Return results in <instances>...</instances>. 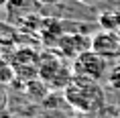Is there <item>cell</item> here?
I'll use <instances>...</instances> for the list:
<instances>
[{
  "label": "cell",
  "mask_w": 120,
  "mask_h": 118,
  "mask_svg": "<svg viewBox=\"0 0 120 118\" xmlns=\"http://www.w3.org/2000/svg\"><path fill=\"white\" fill-rule=\"evenodd\" d=\"M39 4H45V6H51V4H61L63 0H37Z\"/></svg>",
  "instance_id": "cell-11"
},
{
  "label": "cell",
  "mask_w": 120,
  "mask_h": 118,
  "mask_svg": "<svg viewBox=\"0 0 120 118\" xmlns=\"http://www.w3.org/2000/svg\"><path fill=\"white\" fill-rule=\"evenodd\" d=\"M79 4H83V6H94V4H98L100 0H77Z\"/></svg>",
  "instance_id": "cell-12"
},
{
  "label": "cell",
  "mask_w": 120,
  "mask_h": 118,
  "mask_svg": "<svg viewBox=\"0 0 120 118\" xmlns=\"http://www.w3.org/2000/svg\"><path fill=\"white\" fill-rule=\"evenodd\" d=\"M110 63L108 59H104L102 55H98L96 51H86L82 55L71 61V71L77 77H88V80L94 81H102L104 77H108V71H110Z\"/></svg>",
  "instance_id": "cell-3"
},
{
  "label": "cell",
  "mask_w": 120,
  "mask_h": 118,
  "mask_svg": "<svg viewBox=\"0 0 120 118\" xmlns=\"http://www.w3.org/2000/svg\"><path fill=\"white\" fill-rule=\"evenodd\" d=\"M14 75H16V71H14V67L10 63H6V61L0 63V86L10 84V81L14 80Z\"/></svg>",
  "instance_id": "cell-8"
},
{
  "label": "cell",
  "mask_w": 120,
  "mask_h": 118,
  "mask_svg": "<svg viewBox=\"0 0 120 118\" xmlns=\"http://www.w3.org/2000/svg\"><path fill=\"white\" fill-rule=\"evenodd\" d=\"M106 80H108V84H110L112 90H118L120 92V63H114L112 67H110Z\"/></svg>",
  "instance_id": "cell-9"
},
{
  "label": "cell",
  "mask_w": 120,
  "mask_h": 118,
  "mask_svg": "<svg viewBox=\"0 0 120 118\" xmlns=\"http://www.w3.org/2000/svg\"><path fill=\"white\" fill-rule=\"evenodd\" d=\"M6 106H8V98H6V92H4V90L0 88V114H2V112L6 110Z\"/></svg>",
  "instance_id": "cell-10"
},
{
  "label": "cell",
  "mask_w": 120,
  "mask_h": 118,
  "mask_svg": "<svg viewBox=\"0 0 120 118\" xmlns=\"http://www.w3.org/2000/svg\"><path fill=\"white\" fill-rule=\"evenodd\" d=\"M92 51H96L98 55H102L104 59H116L120 57V39L118 33L114 31H98L92 35Z\"/></svg>",
  "instance_id": "cell-5"
},
{
  "label": "cell",
  "mask_w": 120,
  "mask_h": 118,
  "mask_svg": "<svg viewBox=\"0 0 120 118\" xmlns=\"http://www.w3.org/2000/svg\"><path fill=\"white\" fill-rule=\"evenodd\" d=\"M41 35H43L45 45H49V47L55 49L57 43H59V39L63 37L59 19H41Z\"/></svg>",
  "instance_id": "cell-6"
},
{
  "label": "cell",
  "mask_w": 120,
  "mask_h": 118,
  "mask_svg": "<svg viewBox=\"0 0 120 118\" xmlns=\"http://www.w3.org/2000/svg\"><path fill=\"white\" fill-rule=\"evenodd\" d=\"M118 39H120V31H118Z\"/></svg>",
  "instance_id": "cell-13"
},
{
  "label": "cell",
  "mask_w": 120,
  "mask_h": 118,
  "mask_svg": "<svg viewBox=\"0 0 120 118\" xmlns=\"http://www.w3.org/2000/svg\"><path fill=\"white\" fill-rule=\"evenodd\" d=\"M73 77L71 67H67L59 53H41L39 59V80H43L49 88H67V84Z\"/></svg>",
  "instance_id": "cell-2"
},
{
  "label": "cell",
  "mask_w": 120,
  "mask_h": 118,
  "mask_svg": "<svg viewBox=\"0 0 120 118\" xmlns=\"http://www.w3.org/2000/svg\"><path fill=\"white\" fill-rule=\"evenodd\" d=\"M65 102L77 112H96L104 106V90L100 81L88 80V77H77L73 75L67 88L63 90Z\"/></svg>",
  "instance_id": "cell-1"
},
{
  "label": "cell",
  "mask_w": 120,
  "mask_h": 118,
  "mask_svg": "<svg viewBox=\"0 0 120 118\" xmlns=\"http://www.w3.org/2000/svg\"><path fill=\"white\" fill-rule=\"evenodd\" d=\"M98 23L104 31H120V8H114V10H104L98 16Z\"/></svg>",
  "instance_id": "cell-7"
},
{
  "label": "cell",
  "mask_w": 120,
  "mask_h": 118,
  "mask_svg": "<svg viewBox=\"0 0 120 118\" xmlns=\"http://www.w3.org/2000/svg\"><path fill=\"white\" fill-rule=\"evenodd\" d=\"M57 53L63 57V59H77V57L92 49V37L88 35H79V33H63V37L59 39L57 43Z\"/></svg>",
  "instance_id": "cell-4"
}]
</instances>
